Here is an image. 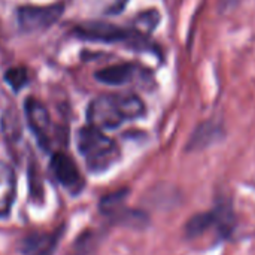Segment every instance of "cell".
<instances>
[{"instance_id":"3","label":"cell","mask_w":255,"mask_h":255,"mask_svg":"<svg viewBox=\"0 0 255 255\" xmlns=\"http://www.w3.org/2000/svg\"><path fill=\"white\" fill-rule=\"evenodd\" d=\"M73 33L84 40L103 43H126L134 49H149L145 34L136 28H124L111 22H84L75 27Z\"/></svg>"},{"instance_id":"6","label":"cell","mask_w":255,"mask_h":255,"mask_svg":"<svg viewBox=\"0 0 255 255\" xmlns=\"http://www.w3.org/2000/svg\"><path fill=\"white\" fill-rule=\"evenodd\" d=\"M24 111H25L28 127L37 137L39 143L43 148H46L49 145V131H51V120H49L48 109L39 100L28 97L24 103Z\"/></svg>"},{"instance_id":"9","label":"cell","mask_w":255,"mask_h":255,"mask_svg":"<svg viewBox=\"0 0 255 255\" xmlns=\"http://www.w3.org/2000/svg\"><path fill=\"white\" fill-rule=\"evenodd\" d=\"M134 75V66L130 63H120L108 66L96 73V79L106 85H123Z\"/></svg>"},{"instance_id":"14","label":"cell","mask_w":255,"mask_h":255,"mask_svg":"<svg viewBox=\"0 0 255 255\" xmlns=\"http://www.w3.org/2000/svg\"><path fill=\"white\" fill-rule=\"evenodd\" d=\"M160 21V15L157 10H145L143 13H140L136 18V25H137V31L143 33V31H151L157 27Z\"/></svg>"},{"instance_id":"8","label":"cell","mask_w":255,"mask_h":255,"mask_svg":"<svg viewBox=\"0 0 255 255\" xmlns=\"http://www.w3.org/2000/svg\"><path fill=\"white\" fill-rule=\"evenodd\" d=\"M15 193L16 182L13 170L7 164L0 163V217L9 214L15 200Z\"/></svg>"},{"instance_id":"1","label":"cell","mask_w":255,"mask_h":255,"mask_svg":"<svg viewBox=\"0 0 255 255\" xmlns=\"http://www.w3.org/2000/svg\"><path fill=\"white\" fill-rule=\"evenodd\" d=\"M145 114L143 102L133 94H105L94 99L87 109L88 126L102 131L114 130L124 121L140 118Z\"/></svg>"},{"instance_id":"13","label":"cell","mask_w":255,"mask_h":255,"mask_svg":"<svg viewBox=\"0 0 255 255\" xmlns=\"http://www.w3.org/2000/svg\"><path fill=\"white\" fill-rule=\"evenodd\" d=\"M4 81L12 90L19 91L27 84V70L24 67H12L6 72Z\"/></svg>"},{"instance_id":"2","label":"cell","mask_w":255,"mask_h":255,"mask_svg":"<svg viewBox=\"0 0 255 255\" xmlns=\"http://www.w3.org/2000/svg\"><path fill=\"white\" fill-rule=\"evenodd\" d=\"M76 148L84 158L88 170L102 173L108 170L120 157L117 143L105 131L85 126L76 134Z\"/></svg>"},{"instance_id":"16","label":"cell","mask_w":255,"mask_h":255,"mask_svg":"<svg viewBox=\"0 0 255 255\" xmlns=\"http://www.w3.org/2000/svg\"><path fill=\"white\" fill-rule=\"evenodd\" d=\"M128 0H112L111 6L108 7V12L109 13H120L126 6H127Z\"/></svg>"},{"instance_id":"10","label":"cell","mask_w":255,"mask_h":255,"mask_svg":"<svg viewBox=\"0 0 255 255\" xmlns=\"http://www.w3.org/2000/svg\"><path fill=\"white\" fill-rule=\"evenodd\" d=\"M211 229L217 230L214 212H203L191 217L185 226V236L188 239H197L206 235Z\"/></svg>"},{"instance_id":"11","label":"cell","mask_w":255,"mask_h":255,"mask_svg":"<svg viewBox=\"0 0 255 255\" xmlns=\"http://www.w3.org/2000/svg\"><path fill=\"white\" fill-rule=\"evenodd\" d=\"M69 255H97V238L91 232L82 233L73 244Z\"/></svg>"},{"instance_id":"5","label":"cell","mask_w":255,"mask_h":255,"mask_svg":"<svg viewBox=\"0 0 255 255\" xmlns=\"http://www.w3.org/2000/svg\"><path fill=\"white\" fill-rule=\"evenodd\" d=\"M51 172L54 178L69 193L78 194L84 187V179L76 163L63 152H55L51 158Z\"/></svg>"},{"instance_id":"7","label":"cell","mask_w":255,"mask_h":255,"mask_svg":"<svg viewBox=\"0 0 255 255\" xmlns=\"http://www.w3.org/2000/svg\"><path fill=\"white\" fill-rule=\"evenodd\" d=\"M223 137H224V127L221 123L214 121V120L203 121L191 133L188 143H187V151L190 152L203 151L215 145L217 142H220Z\"/></svg>"},{"instance_id":"4","label":"cell","mask_w":255,"mask_h":255,"mask_svg":"<svg viewBox=\"0 0 255 255\" xmlns=\"http://www.w3.org/2000/svg\"><path fill=\"white\" fill-rule=\"evenodd\" d=\"M63 3L21 6L16 12L18 25L22 31L27 33L42 31L54 25V22H57V19L63 15Z\"/></svg>"},{"instance_id":"15","label":"cell","mask_w":255,"mask_h":255,"mask_svg":"<svg viewBox=\"0 0 255 255\" xmlns=\"http://www.w3.org/2000/svg\"><path fill=\"white\" fill-rule=\"evenodd\" d=\"M39 172L34 169H30V191L34 200H42L43 199V187L39 179Z\"/></svg>"},{"instance_id":"12","label":"cell","mask_w":255,"mask_h":255,"mask_svg":"<svg viewBox=\"0 0 255 255\" xmlns=\"http://www.w3.org/2000/svg\"><path fill=\"white\" fill-rule=\"evenodd\" d=\"M126 194H127V191L121 190V191H115V193L105 196L100 202L102 212L106 215H114L115 212H118L123 208V202L126 199Z\"/></svg>"}]
</instances>
